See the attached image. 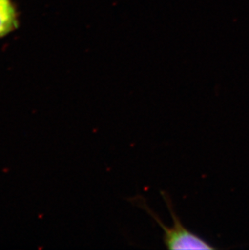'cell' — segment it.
Returning <instances> with one entry per match:
<instances>
[{
    "label": "cell",
    "instance_id": "1",
    "mask_svg": "<svg viewBox=\"0 0 249 250\" xmlns=\"http://www.w3.org/2000/svg\"><path fill=\"white\" fill-rule=\"evenodd\" d=\"M160 194L172 218L173 226L171 228L166 226L161 221L159 215L149 208L148 204L143 196H135L134 198H129V201L133 205L146 211L160 225L164 231L163 241L166 248L168 250H215V247L212 246L208 241L192 232L182 224L181 219L176 213L169 194L166 191H161Z\"/></svg>",
    "mask_w": 249,
    "mask_h": 250
},
{
    "label": "cell",
    "instance_id": "2",
    "mask_svg": "<svg viewBox=\"0 0 249 250\" xmlns=\"http://www.w3.org/2000/svg\"><path fill=\"white\" fill-rule=\"evenodd\" d=\"M19 26V13L13 0H0V38Z\"/></svg>",
    "mask_w": 249,
    "mask_h": 250
}]
</instances>
